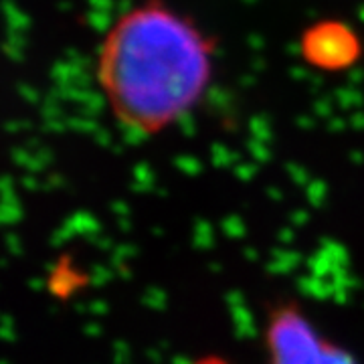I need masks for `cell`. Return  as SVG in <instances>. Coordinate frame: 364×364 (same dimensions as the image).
Returning <instances> with one entry per match:
<instances>
[{
  "mask_svg": "<svg viewBox=\"0 0 364 364\" xmlns=\"http://www.w3.org/2000/svg\"><path fill=\"white\" fill-rule=\"evenodd\" d=\"M213 49L191 21L156 2L122 16L105 37L97 79L128 130L154 136L186 116L210 81Z\"/></svg>",
  "mask_w": 364,
  "mask_h": 364,
  "instance_id": "6da1fadb",
  "label": "cell"
},
{
  "mask_svg": "<svg viewBox=\"0 0 364 364\" xmlns=\"http://www.w3.org/2000/svg\"><path fill=\"white\" fill-rule=\"evenodd\" d=\"M350 39L348 33L340 31H326V33H314L312 39L308 43V55L312 57L316 63L322 67L328 65H342L348 59L354 57V43L344 45L342 41Z\"/></svg>",
  "mask_w": 364,
  "mask_h": 364,
  "instance_id": "3957f363",
  "label": "cell"
},
{
  "mask_svg": "<svg viewBox=\"0 0 364 364\" xmlns=\"http://www.w3.org/2000/svg\"><path fill=\"white\" fill-rule=\"evenodd\" d=\"M267 324L273 364H352L346 354L320 338L294 310L273 312Z\"/></svg>",
  "mask_w": 364,
  "mask_h": 364,
  "instance_id": "7a4b0ae2",
  "label": "cell"
},
{
  "mask_svg": "<svg viewBox=\"0 0 364 364\" xmlns=\"http://www.w3.org/2000/svg\"><path fill=\"white\" fill-rule=\"evenodd\" d=\"M200 364H221V363H217V360H207V363H200Z\"/></svg>",
  "mask_w": 364,
  "mask_h": 364,
  "instance_id": "277c9868",
  "label": "cell"
}]
</instances>
